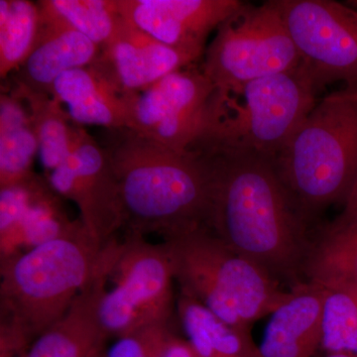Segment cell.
Masks as SVG:
<instances>
[{
	"instance_id": "cell-14",
	"label": "cell",
	"mask_w": 357,
	"mask_h": 357,
	"mask_svg": "<svg viewBox=\"0 0 357 357\" xmlns=\"http://www.w3.org/2000/svg\"><path fill=\"white\" fill-rule=\"evenodd\" d=\"M37 3L40 24L36 42L24 64L11 75L10 83L51 96L52 86L61 75L93 65L102 50L52 13L43 2Z\"/></svg>"
},
{
	"instance_id": "cell-3",
	"label": "cell",
	"mask_w": 357,
	"mask_h": 357,
	"mask_svg": "<svg viewBox=\"0 0 357 357\" xmlns=\"http://www.w3.org/2000/svg\"><path fill=\"white\" fill-rule=\"evenodd\" d=\"M271 163L309 225L344 204L357 178V100L345 89L317 102Z\"/></svg>"
},
{
	"instance_id": "cell-29",
	"label": "cell",
	"mask_w": 357,
	"mask_h": 357,
	"mask_svg": "<svg viewBox=\"0 0 357 357\" xmlns=\"http://www.w3.org/2000/svg\"><path fill=\"white\" fill-rule=\"evenodd\" d=\"M326 357H356L349 356V354H328Z\"/></svg>"
},
{
	"instance_id": "cell-16",
	"label": "cell",
	"mask_w": 357,
	"mask_h": 357,
	"mask_svg": "<svg viewBox=\"0 0 357 357\" xmlns=\"http://www.w3.org/2000/svg\"><path fill=\"white\" fill-rule=\"evenodd\" d=\"M325 289L303 282L271 314L256 357H312L321 342Z\"/></svg>"
},
{
	"instance_id": "cell-24",
	"label": "cell",
	"mask_w": 357,
	"mask_h": 357,
	"mask_svg": "<svg viewBox=\"0 0 357 357\" xmlns=\"http://www.w3.org/2000/svg\"><path fill=\"white\" fill-rule=\"evenodd\" d=\"M324 289L321 347L357 357V294Z\"/></svg>"
},
{
	"instance_id": "cell-7",
	"label": "cell",
	"mask_w": 357,
	"mask_h": 357,
	"mask_svg": "<svg viewBox=\"0 0 357 357\" xmlns=\"http://www.w3.org/2000/svg\"><path fill=\"white\" fill-rule=\"evenodd\" d=\"M201 67L220 91L295 69L301 58L277 0L244 3L217 29Z\"/></svg>"
},
{
	"instance_id": "cell-23",
	"label": "cell",
	"mask_w": 357,
	"mask_h": 357,
	"mask_svg": "<svg viewBox=\"0 0 357 357\" xmlns=\"http://www.w3.org/2000/svg\"><path fill=\"white\" fill-rule=\"evenodd\" d=\"M45 6L102 50L123 22L116 0H42Z\"/></svg>"
},
{
	"instance_id": "cell-31",
	"label": "cell",
	"mask_w": 357,
	"mask_h": 357,
	"mask_svg": "<svg viewBox=\"0 0 357 357\" xmlns=\"http://www.w3.org/2000/svg\"><path fill=\"white\" fill-rule=\"evenodd\" d=\"M349 6H354V8L357 9V0H354V1H347Z\"/></svg>"
},
{
	"instance_id": "cell-9",
	"label": "cell",
	"mask_w": 357,
	"mask_h": 357,
	"mask_svg": "<svg viewBox=\"0 0 357 357\" xmlns=\"http://www.w3.org/2000/svg\"><path fill=\"white\" fill-rule=\"evenodd\" d=\"M284 22L318 91L357 88V9L333 0H277Z\"/></svg>"
},
{
	"instance_id": "cell-10",
	"label": "cell",
	"mask_w": 357,
	"mask_h": 357,
	"mask_svg": "<svg viewBox=\"0 0 357 357\" xmlns=\"http://www.w3.org/2000/svg\"><path fill=\"white\" fill-rule=\"evenodd\" d=\"M215 86L202 67L176 70L140 93H126L128 128L188 153L203 131Z\"/></svg>"
},
{
	"instance_id": "cell-18",
	"label": "cell",
	"mask_w": 357,
	"mask_h": 357,
	"mask_svg": "<svg viewBox=\"0 0 357 357\" xmlns=\"http://www.w3.org/2000/svg\"><path fill=\"white\" fill-rule=\"evenodd\" d=\"M305 282L357 294V220L332 222L312 230Z\"/></svg>"
},
{
	"instance_id": "cell-27",
	"label": "cell",
	"mask_w": 357,
	"mask_h": 357,
	"mask_svg": "<svg viewBox=\"0 0 357 357\" xmlns=\"http://www.w3.org/2000/svg\"><path fill=\"white\" fill-rule=\"evenodd\" d=\"M163 357H199L196 351L192 349V345L187 340L178 337L176 335L168 349L164 354Z\"/></svg>"
},
{
	"instance_id": "cell-2",
	"label": "cell",
	"mask_w": 357,
	"mask_h": 357,
	"mask_svg": "<svg viewBox=\"0 0 357 357\" xmlns=\"http://www.w3.org/2000/svg\"><path fill=\"white\" fill-rule=\"evenodd\" d=\"M129 234L170 238L206 225L208 178L197 155L181 153L128 128L105 129Z\"/></svg>"
},
{
	"instance_id": "cell-12",
	"label": "cell",
	"mask_w": 357,
	"mask_h": 357,
	"mask_svg": "<svg viewBox=\"0 0 357 357\" xmlns=\"http://www.w3.org/2000/svg\"><path fill=\"white\" fill-rule=\"evenodd\" d=\"M128 22L160 43L203 60L213 30L243 6L238 0H116Z\"/></svg>"
},
{
	"instance_id": "cell-5",
	"label": "cell",
	"mask_w": 357,
	"mask_h": 357,
	"mask_svg": "<svg viewBox=\"0 0 357 357\" xmlns=\"http://www.w3.org/2000/svg\"><path fill=\"white\" fill-rule=\"evenodd\" d=\"M105 248L79 220L60 236L2 259L1 318L20 326L34 340L67 314L95 279Z\"/></svg>"
},
{
	"instance_id": "cell-26",
	"label": "cell",
	"mask_w": 357,
	"mask_h": 357,
	"mask_svg": "<svg viewBox=\"0 0 357 357\" xmlns=\"http://www.w3.org/2000/svg\"><path fill=\"white\" fill-rule=\"evenodd\" d=\"M33 340L10 319L1 318L0 324V357H26Z\"/></svg>"
},
{
	"instance_id": "cell-4",
	"label": "cell",
	"mask_w": 357,
	"mask_h": 357,
	"mask_svg": "<svg viewBox=\"0 0 357 357\" xmlns=\"http://www.w3.org/2000/svg\"><path fill=\"white\" fill-rule=\"evenodd\" d=\"M318 91L302 62L234 89H215L203 131L188 152H232L272 161L317 105Z\"/></svg>"
},
{
	"instance_id": "cell-21",
	"label": "cell",
	"mask_w": 357,
	"mask_h": 357,
	"mask_svg": "<svg viewBox=\"0 0 357 357\" xmlns=\"http://www.w3.org/2000/svg\"><path fill=\"white\" fill-rule=\"evenodd\" d=\"M177 309L187 340L199 357H256L257 345L251 333L227 325L184 293Z\"/></svg>"
},
{
	"instance_id": "cell-28",
	"label": "cell",
	"mask_w": 357,
	"mask_h": 357,
	"mask_svg": "<svg viewBox=\"0 0 357 357\" xmlns=\"http://www.w3.org/2000/svg\"><path fill=\"white\" fill-rule=\"evenodd\" d=\"M337 218L345 222L357 220V178L344 202L342 213Z\"/></svg>"
},
{
	"instance_id": "cell-15",
	"label": "cell",
	"mask_w": 357,
	"mask_h": 357,
	"mask_svg": "<svg viewBox=\"0 0 357 357\" xmlns=\"http://www.w3.org/2000/svg\"><path fill=\"white\" fill-rule=\"evenodd\" d=\"M110 265V252L95 279L84 289L67 314L33 340L26 357H105L109 337L103 330L98 307Z\"/></svg>"
},
{
	"instance_id": "cell-25",
	"label": "cell",
	"mask_w": 357,
	"mask_h": 357,
	"mask_svg": "<svg viewBox=\"0 0 357 357\" xmlns=\"http://www.w3.org/2000/svg\"><path fill=\"white\" fill-rule=\"evenodd\" d=\"M176 335L170 325H153L117 337L105 357H163Z\"/></svg>"
},
{
	"instance_id": "cell-17",
	"label": "cell",
	"mask_w": 357,
	"mask_h": 357,
	"mask_svg": "<svg viewBox=\"0 0 357 357\" xmlns=\"http://www.w3.org/2000/svg\"><path fill=\"white\" fill-rule=\"evenodd\" d=\"M51 96L77 126L128 128L129 105L126 93L96 63L61 75L52 86Z\"/></svg>"
},
{
	"instance_id": "cell-11",
	"label": "cell",
	"mask_w": 357,
	"mask_h": 357,
	"mask_svg": "<svg viewBox=\"0 0 357 357\" xmlns=\"http://www.w3.org/2000/svg\"><path fill=\"white\" fill-rule=\"evenodd\" d=\"M47 181L59 196L74 202L81 222L102 248L124 227L119 182L109 156L102 144L79 126L72 153Z\"/></svg>"
},
{
	"instance_id": "cell-19",
	"label": "cell",
	"mask_w": 357,
	"mask_h": 357,
	"mask_svg": "<svg viewBox=\"0 0 357 357\" xmlns=\"http://www.w3.org/2000/svg\"><path fill=\"white\" fill-rule=\"evenodd\" d=\"M39 142L24 102L1 89L0 93V188L32 176Z\"/></svg>"
},
{
	"instance_id": "cell-8",
	"label": "cell",
	"mask_w": 357,
	"mask_h": 357,
	"mask_svg": "<svg viewBox=\"0 0 357 357\" xmlns=\"http://www.w3.org/2000/svg\"><path fill=\"white\" fill-rule=\"evenodd\" d=\"M109 276L115 286L100 299L98 318L109 337L153 325H169L174 307L173 265L165 243L129 234L114 241Z\"/></svg>"
},
{
	"instance_id": "cell-20",
	"label": "cell",
	"mask_w": 357,
	"mask_h": 357,
	"mask_svg": "<svg viewBox=\"0 0 357 357\" xmlns=\"http://www.w3.org/2000/svg\"><path fill=\"white\" fill-rule=\"evenodd\" d=\"M4 91L24 102L38 139L40 161L47 173L51 172L72 153L79 126L70 121L62 105L48 93L13 83Z\"/></svg>"
},
{
	"instance_id": "cell-22",
	"label": "cell",
	"mask_w": 357,
	"mask_h": 357,
	"mask_svg": "<svg viewBox=\"0 0 357 357\" xmlns=\"http://www.w3.org/2000/svg\"><path fill=\"white\" fill-rule=\"evenodd\" d=\"M40 24L37 2L0 0V77L8 79L31 53Z\"/></svg>"
},
{
	"instance_id": "cell-1",
	"label": "cell",
	"mask_w": 357,
	"mask_h": 357,
	"mask_svg": "<svg viewBox=\"0 0 357 357\" xmlns=\"http://www.w3.org/2000/svg\"><path fill=\"white\" fill-rule=\"evenodd\" d=\"M190 152L208 172L206 227L279 283L293 288L305 282L314 227L294 206L271 161L232 152Z\"/></svg>"
},
{
	"instance_id": "cell-6",
	"label": "cell",
	"mask_w": 357,
	"mask_h": 357,
	"mask_svg": "<svg viewBox=\"0 0 357 357\" xmlns=\"http://www.w3.org/2000/svg\"><path fill=\"white\" fill-rule=\"evenodd\" d=\"M164 243L182 293L241 332L251 333L256 321L288 298L266 270L229 248L206 225Z\"/></svg>"
},
{
	"instance_id": "cell-13",
	"label": "cell",
	"mask_w": 357,
	"mask_h": 357,
	"mask_svg": "<svg viewBox=\"0 0 357 357\" xmlns=\"http://www.w3.org/2000/svg\"><path fill=\"white\" fill-rule=\"evenodd\" d=\"M198 62L184 52L160 43L123 18L96 64L122 93H135Z\"/></svg>"
},
{
	"instance_id": "cell-30",
	"label": "cell",
	"mask_w": 357,
	"mask_h": 357,
	"mask_svg": "<svg viewBox=\"0 0 357 357\" xmlns=\"http://www.w3.org/2000/svg\"><path fill=\"white\" fill-rule=\"evenodd\" d=\"M347 91H349V95H351L354 100H357V88L351 89H347Z\"/></svg>"
}]
</instances>
